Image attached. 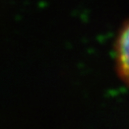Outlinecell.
<instances>
[{
	"label": "cell",
	"instance_id": "cell-1",
	"mask_svg": "<svg viewBox=\"0 0 129 129\" xmlns=\"http://www.w3.org/2000/svg\"><path fill=\"white\" fill-rule=\"evenodd\" d=\"M115 56L117 71L122 80L129 85V21L118 36Z\"/></svg>",
	"mask_w": 129,
	"mask_h": 129
}]
</instances>
